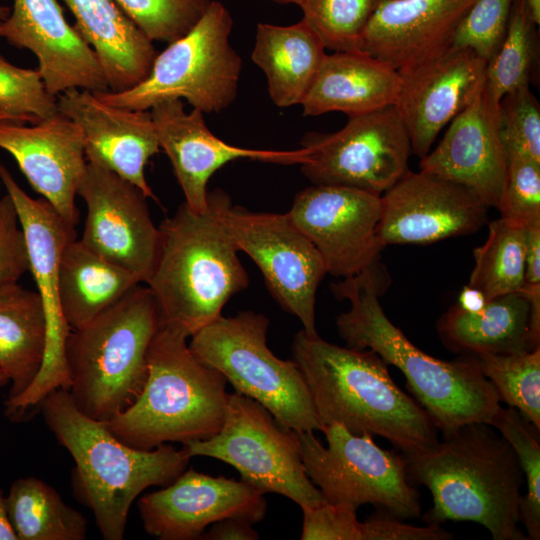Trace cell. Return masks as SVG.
<instances>
[{
  "instance_id": "cell-1",
  "label": "cell",
  "mask_w": 540,
  "mask_h": 540,
  "mask_svg": "<svg viewBox=\"0 0 540 540\" xmlns=\"http://www.w3.org/2000/svg\"><path fill=\"white\" fill-rule=\"evenodd\" d=\"M333 294L349 302L336 320L346 346L369 349L405 376L416 401L442 434L473 422L491 425L499 397L473 356L445 361L416 347L386 316L379 297L378 264L331 284Z\"/></svg>"
},
{
  "instance_id": "cell-2",
  "label": "cell",
  "mask_w": 540,
  "mask_h": 540,
  "mask_svg": "<svg viewBox=\"0 0 540 540\" xmlns=\"http://www.w3.org/2000/svg\"><path fill=\"white\" fill-rule=\"evenodd\" d=\"M292 359L324 429L339 424L354 434L381 436L402 453L426 450L439 440L428 413L396 385L374 351L341 347L302 329L294 337Z\"/></svg>"
},
{
  "instance_id": "cell-3",
  "label": "cell",
  "mask_w": 540,
  "mask_h": 540,
  "mask_svg": "<svg viewBox=\"0 0 540 540\" xmlns=\"http://www.w3.org/2000/svg\"><path fill=\"white\" fill-rule=\"evenodd\" d=\"M442 435L426 450L402 453L411 481L431 493L426 524L470 521L494 540L528 539L518 527L524 476L508 441L481 422Z\"/></svg>"
},
{
  "instance_id": "cell-4",
  "label": "cell",
  "mask_w": 540,
  "mask_h": 540,
  "mask_svg": "<svg viewBox=\"0 0 540 540\" xmlns=\"http://www.w3.org/2000/svg\"><path fill=\"white\" fill-rule=\"evenodd\" d=\"M39 410L71 454L75 497L92 511L105 540H122L135 499L151 486L170 484L189 464L191 456L184 446L141 450L123 443L105 423L79 411L68 390L49 393Z\"/></svg>"
},
{
  "instance_id": "cell-5",
  "label": "cell",
  "mask_w": 540,
  "mask_h": 540,
  "mask_svg": "<svg viewBox=\"0 0 540 540\" xmlns=\"http://www.w3.org/2000/svg\"><path fill=\"white\" fill-rule=\"evenodd\" d=\"M188 338L179 326L161 321L148 349V375L141 394L105 423L123 443L151 450L169 442L206 440L221 429L227 380L196 358Z\"/></svg>"
},
{
  "instance_id": "cell-6",
  "label": "cell",
  "mask_w": 540,
  "mask_h": 540,
  "mask_svg": "<svg viewBox=\"0 0 540 540\" xmlns=\"http://www.w3.org/2000/svg\"><path fill=\"white\" fill-rule=\"evenodd\" d=\"M161 324L151 289L138 284L65 341L69 393L79 411L106 423L139 397L148 375L147 354Z\"/></svg>"
},
{
  "instance_id": "cell-7",
  "label": "cell",
  "mask_w": 540,
  "mask_h": 540,
  "mask_svg": "<svg viewBox=\"0 0 540 540\" xmlns=\"http://www.w3.org/2000/svg\"><path fill=\"white\" fill-rule=\"evenodd\" d=\"M158 229V253L145 285L156 298L161 321L191 337L222 315L229 299L247 288L249 276L209 208L196 213L183 202Z\"/></svg>"
},
{
  "instance_id": "cell-8",
  "label": "cell",
  "mask_w": 540,
  "mask_h": 540,
  "mask_svg": "<svg viewBox=\"0 0 540 540\" xmlns=\"http://www.w3.org/2000/svg\"><path fill=\"white\" fill-rule=\"evenodd\" d=\"M233 20L228 9L212 0L184 36L157 53L147 77L121 92L94 93L102 102L129 110L185 99L193 109L218 113L237 97L242 59L230 43Z\"/></svg>"
},
{
  "instance_id": "cell-9",
  "label": "cell",
  "mask_w": 540,
  "mask_h": 540,
  "mask_svg": "<svg viewBox=\"0 0 540 540\" xmlns=\"http://www.w3.org/2000/svg\"><path fill=\"white\" fill-rule=\"evenodd\" d=\"M269 319L254 311L219 316L191 336L189 348L202 363L219 371L238 392L265 407L285 428L297 433L324 431L297 365L268 348Z\"/></svg>"
},
{
  "instance_id": "cell-10",
  "label": "cell",
  "mask_w": 540,
  "mask_h": 540,
  "mask_svg": "<svg viewBox=\"0 0 540 540\" xmlns=\"http://www.w3.org/2000/svg\"><path fill=\"white\" fill-rule=\"evenodd\" d=\"M183 446L188 454L206 456L233 466L241 480L262 493L289 498L301 509L325 501L303 465L298 433L280 425L257 401L229 394L218 433Z\"/></svg>"
},
{
  "instance_id": "cell-11",
  "label": "cell",
  "mask_w": 540,
  "mask_h": 540,
  "mask_svg": "<svg viewBox=\"0 0 540 540\" xmlns=\"http://www.w3.org/2000/svg\"><path fill=\"white\" fill-rule=\"evenodd\" d=\"M323 433L326 447L313 432H300L298 438L305 471L326 501L357 508L371 504L399 519L420 515V495L402 454L339 424L326 426Z\"/></svg>"
},
{
  "instance_id": "cell-12",
  "label": "cell",
  "mask_w": 540,
  "mask_h": 540,
  "mask_svg": "<svg viewBox=\"0 0 540 540\" xmlns=\"http://www.w3.org/2000/svg\"><path fill=\"white\" fill-rule=\"evenodd\" d=\"M208 208L238 251L258 266L282 309L296 316L308 335H318L316 292L327 271L317 249L287 213L255 212L233 205L221 189L208 192Z\"/></svg>"
},
{
  "instance_id": "cell-13",
  "label": "cell",
  "mask_w": 540,
  "mask_h": 540,
  "mask_svg": "<svg viewBox=\"0 0 540 540\" xmlns=\"http://www.w3.org/2000/svg\"><path fill=\"white\" fill-rule=\"evenodd\" d=\"M0 179L12 198L24 233L30 269L47 321V344L41 370L21 395L5 401V415L12 421L27 420L43 399L57 389L69 390L65 341L70 327L63 316L59 294V265L65 246L77 238L75 226L64 220L44 198L30 197L0 163Z\"/></svg>"
},
{
  "instance_id": "cell-14",
  "label": "cell",
  "mask_w": 540,
  "mask_h": 540,
  "mask_svg": "<svg viewBox=\"0 0 540 540\" xmlns=\"http://www.w3.org/2000/svg\"><path fill=\"white\" fill-rule=\"evenodd\" d=\"M302 174L314 185H336L382 195L408 170L412 148L395 106L348 117L333 133L309 132Z\"/></svg>"
},
{
  "instance_id": "cell-15",
  "label": "cell",
  "mask_w": 540,
  "mask_h": 540,
  "mask_svg": "<svg viewBox=\"0 0 540 540\" xmlns=\"http://www.w3.org/2000/svg\"><path fill=\"white\" fill-rule=\"evenodd\" d=\"M381 195L312 185L294 198L288 217L321 255L327 274L348 278L378 264Z\"/></svg>"
},
{
  "instance_id": "cell-16",
  "label": "cell",
  "mask_w": 540,
  "mask_h": 540,
  "mask_svg": "<svg viewBox=\"0 0 540 540\" xmlns=\"http://www.w3.org/2000/svg\"><path fill=\"white\" fill-rule=\"evenodd\" d=\"M77 195L87 206L80 241L146 284L159 245V229L151 218L148 197L115 172L90 161Z\"/></svg>"
},
{
  "instance_id": "cell-17",
  "label": "cell",
  "mask_w": 540,
  "mask_h": 540,
  "mask_svg": "<svg viewBox=\"0 0 540 540\" xmlns=\"http://www.w3.org/2000/svg\"><path fill=\"white\" fill-rule=\"evenodd\" d=\"M378 237L392 244H428L480 230L489 207L472 190L420 170H408L381 195Z\"/></svg>"
},
{
  "instance_id": "cell-18",
  "label": "cell",
  "mask_w": 540,
  "mask_h": 540,
  "mask_svg": "<svg viewBox=\"0 0 540 540\" xmlns=\"http://www.w3.org/2000/svg\"><path fill=\"white\" fill-rule=\"evenodd\" d=\"M264 493L240 480L185 470L162 489L142 496L138 510L144 530L159 540L201 539L206 528L225 518L252 524L267 510Z\"/></svg>"
},
{
  "instance_id": "cell-19",
  "label": "cell",
  "mask_w": 540,
  "mask_h": 540,
  "mask_svg": "<svg viewBox=\"0 0 540 540\" xmlns=\"http://www.w3.org/2000/svg\"><path fill=\"white\" fill-rule=\"evenodd\" d=\"M160 148L167 154L187 207L196 213L208 209L207 185L221 167L236 159L293 165L306 161L307 151L261 150L230 145L207 127L203 112H186L180 99L167 100L150 110Z\"/></svg>"
},
{
  "instance_id": "cell-20",
  "label": "cell",
  "mask_w": 540,
  "mask_h": 540,
  "mask_svg": "<svg viewBox=\"0 0 540 540\" xmlns=\"http://www.w3.org/2000/svg\"><path fill=\"white\" fill-rule=\"evenodd\" d=\"M0 37L37 57L52 96L74 88L93 93L109 90L98 56L66 21L57 0H14L9 16L0 23Z\"/></svg>"
},
{
  "instance_id": "cell-21",
  "label": "cell",
  "mask_w": 540,
  "mask_h": 540,
  "mask_svg": "<svg viewBox=\"0 0 540 540\" xmlns=\"http://www.w3.org/2000/svg\"><path fill=\"white\" fill-rule=\"evenodd\" d=\"M0 148L13 156L31 187L73 226L87 159L80 127L59 111L30 125L0 120Z\"/></svg>"
},
{
  "instance_id": "cell-22",
  "label": "cell",
  "mask_w": 540,
  "mask_h": 540,
  "mask_svg": "<svg viewBox=\"0 0 540 540\" xmlns=\"http://www.w3.org/2000/svg\"><path fill=\"white\" fill-rule=\"evenodd\" d=\"M419 167L467 187L489 208L497 209L506 179L507 155L501 138L499 101L486 82L452 119L436 148L421 158Z\"/></svg>"
},
{
  "instance_id": "cell-23",
  "label": "cell",
  "mask_w": 540,
  "mask_h": 540,
  "mask_svg": "<svg viewBox=\"0 0 540 540\" xmlns=\"http://www.w3.org/2000/svg\"><path fill=\"white\" fill-rule=\"evenodd\" d=\"M487 62L474 51L449 49L441 56L405 71L395 108L419 158L439 132L465 109L485 82Z\"/></svg>"
},
{
  "instance_id": "cell-24",
  "label": "cell",
  "mask_w": 540,
  "mask_h": 540,
  "mask_svg": "<svg viewBox=\"0 0 540 540\" xmlns=\"http://www.w3.org/2000/svg\"><path fill=\"white\" fill-rule=\"evenodd\" d=\"M60 113L83 134L87 161L99 164L155 199L145 165L160 151L149 110H129L102 102L93 92L69 89L56 96Z\"/></svg>"
},
{
  "instance_id": "cell-25",
  "label": "cell",
  "mask_w": 540,
  "mask_h": 540,
  "mask_svg": "<svg viewBox=\"0 0 540 540\" xmlns=\"http://www.w3.org/2000/svg\"><path fill=\"white\" fill-rule=\"evenodd\" d=\"M474 0H383L368 22L361 51L405 71L445 52Z\"/></svg>"
},
{
  "instance_id": "cell-26",
  "label": "cell",
  "mask_w": 540,
  "mask_h": 540,
  "mask_svg": "<svg viewBox=\"0 0 540 540\" xmlns=\"http://www.w3.org/2000/svg\"><path fill=\"white\" fill-rule=\"evenodd\" d=\"M401 75L362 51L326 54L301 103L304 116L342 112L348 117L395 105Z\"/></svg>"
},
{
  "instance_id": "cell-27",
  "label": "cell",
  "mask_w": 540,
  "mask_h": 540,
  "mask_svg": "<svg viewBox=\"0 0 540 540\" xmlns=\"http://www.w3.org/2000/svg\"><path fill=\"white\" fill-rule=\"evenodd\" d=\"M76 29L93 48L109 91L128 90L149 74L157 55L153 42L116 0H63Z\"/></svg>"
},
{
  "instance_id": "cell-28",
  "label": "cell",
  "mask_w": 540,
  "mask_h": 540,
  "mask_svg": "<svg viewBox=\"0 0 540 540\" xmlns=\"http://www.w3.org/2000/svg\"><path fill=\"white\" fill-rule=\"evenodd\" d=\"M530 315L527 295L510 293L487 300L476 313L452 306L438 320L437 330L447 348L463 355L519 353L537 348Z\"/></svg>"
},
{
  "instance_id": "cell-29",
  "label": "cell",
  "mask_w": 540,
  "mask_h": 540,
  "mask_svg": "<svg viewBox=\"0 0 540 540\" xmlns=\"http://www.w3.org/2000/svg\"><path fill=\"white\" fill-rule=\"evenodd\" d=\"M326 54L321 38L301 19L287 26L259 23L251 59L266 76L272 102L288 108L301 105Z\"/></svg>"
},
{
  "instance_id": "cell-30",
  "label": "cell",
  "mask_w": 540,
  "mask_h": 540,
  "mask_svg": "<svg viewBox=\"0 0 540 540\" xmlns=\"http://www.w3.org/2000/svg\"><path fill=\"white\" fill-rule=\"evenodd\" d=\"M140 280L106 260L80 240L64 248L59 265L58 294L70 329H77L115 304Z\"/></svg>"
},
{
  "instance_id": "cell-31",
  "label": "cell",
  "mask_w": 540,
  "mask_h": 540,
  "mask_svg": "<svg viewBox=\"0 0 540 540\" xmlns=\"http://www.w3.org/2000/svg\"><path fill=\"white\" fill-rule=\"evenodd\" d=\"M46 344V314L37 291L17 282L0 287V369L11 382L8 399L23 394L35 381Z\"/></svg>"
},
{
  "instance_id": "cell-32",
  "label": "cell",
  "mask_w": 540,
  "mask_h": 540,
  "mask_svg": "<svg viewBox=\"0 0 540 540\" xmlns=\"http://www.w3.org/2000/svg\"><path fill=\"white\" fill-rule=\"evenodd\" d=\"M6 508L18 540L86 539L85 517L38 478L16 479L6 496Z\"/></svg>"
},
{
  "instance_id": "cell-33",
  "label": "cell",
  "mask_w": 540,
  "mask_h": 540,
  "mask_svg": "<svg viewBox=\"0 0 540 540\" xmlns=\"http://www.w3.org/2000/svg\"><path fill=\"white\" fill-rule=\"evenodd\" d=\"M483 245L473 251L475 265L469 285L487 300L510 293H523L527 228L503 218L489 223Z\"/></svg>"
},
{
  "instance_id": "cell-34",
  "label": "cell",
  "mask_w": 540,
  "mask_h": 540,
  "mask_svg": "<svg viewBox=\"0 0 540 540\" xmlns=\"http://www.w3.org/2000/svg\"><path fill=\"white\" fill-rule=\"evenodd\" d=\"M536 24L527 0H515L505 37L485 69L486 85L499 102L507 93L530 85Z\"/></svg>"
},
{
  "instance_id": "cell-35",
  "label": "cell",
  "mask_w": 540,
  "mask_h": 540,
  "mask_svg": "<svg viewBox=\"0 0 540 540\" xmlns=\"http://www.w3.org/2000/svg\"><path fill=\"white\" fill-rule=\"evenodd\" d=\"M473 357L500 402L517 409L540 429V347L519 353Z\"/></svg>"
},
{
  "instance_id": "cell-36",
  "label": "cell",
  "mask_w": 540,
  "mask_h": 540,
  "mask_svg": "<svg viewBox=\"0 0 540 540\" xmlns=\"http://www.w3.org/2000/svg\"><path fill=\"white\" fill-rule=\"evenodd\" d=\"M491 426L512 446L527 484L519 502L520 522L528 539H540V429L517 409L500 406Z\"/></svg>"
},
{
  "instance_id": "cell-37",
  "label": "cell",
  "mask_w": 540,
  "mask_h": 540,
  "mask_svg": "<svg viewBox=\"0 0 540 540\" xmlns=\"http://www.w3.org/2000/svg\"><path fill=\"white\" fill-rule=\"evenodd\" d=\"M383 0H304L303 18L333 52L361 51L364 31Z\"/></svg>"
},
{
  "instance_id": "cell-38",
  "label": "cell",
  "mask_w": 540,
  "mask_h": 540,
  "mask_svg": "<svg viewBox=\"0 0 540 540\" xmlns=\"http://www.w3.org/2000/svg\"><path fill=\"white\" fill-rule=\"evenodd\" d=\"M212 0H116L152 41L171 43L188 33Z\"/></svg>"
},
{
  "instance_id": "cell-39",
  "label": "cell",
  "mask_w": 540,
  "mask_h": 540,
  "mask_svg": "<svg viewBox=\"0 0 540 540\" xmlns=\"http://www.w3.org/2000/svg\"><path fill=\"white\" fill-rule=\"evenodd\" d=\"M0 110L34 124L58 112L38 69L21 68L0 54Z\"/></svg>"
},
{
  "instance_id": "cell-40",
  "label": "cell",
  "mask_w": 540,
  "mask_h": 540,
  "mask_svg": "<svg viewBox=\"0 0 540 540\" xmlns=\"http://www.w3.org/2000/svg\"><path fill=\"white\" fill-rule=\"evenodd\" d=\"M499 111L506 155L540 162V108L530 85L504 95L499 102Z\"/></svg>"
},
{
  "instance_id": "cell-41",
  "label": "cell",
  "mask_w": 540,
  "mask_h": 540,
  "mask_svg": "<svg viewBox=\"0 0 540 540\" xmlns=\"http://www.w3.org/2000/svg\"><path fill=\"white\" fill-rule=\"evenodd\" d=\"M515 0H474L462 17L451 49L467 48L486 62L501 45Z\"/></svg>"
},
{
  "instance_id": "cell-42",
  "label": "cell",
  "mask_w": 540,
  "mask_h": 540,
  "mask_svg": "<svg viewBox=\"0 0 540 540\" xmlns=\"http://www.w3.org/2000/svg\"><path fill=\"white\" fill-rule=\"evenodd\" d=\"M497 209L501 218L515 225L528 228L540 223V162L507 156L506 179Z\"/></svg>"
},
{
  "instance_id": "cell-43",
  "label": "cell",
  "mask_w": 540,
  "mask_h": 540,
  "mask_svg": "<svg viewBox=\"0 0 540 540\" xmlns=\"http://www.w3.org/2000/svg\"><path fill=\"white\" fill-rule=\"evenodd\" d=\"M302 512V540H361V522L353 504L325 500Z\"/></svg>"
},
{
  "instance_id": "cell-44",
  "label": "cell",
  "mask_w": 540,
  "mask_h": 540,
  "mask_svg": "<svg viewBox=\"0 0 540 540\" xmlns=\"http://www.w3.org/2000/svg\"><path fill=\"white\" fill-rule=\"evenodd\" d=\"M29 269L24 233L15 204L6 193L0 198V287L17 282Z\"/></svg>"
},
{
  "instance_id": "cell-45",
  "label": "cell",
  "mask_w": 540,
  "mask_h": 540,
  "mask_svg": "<svg viewBox=\"0 0 540 540\" xmlns=\"http://www.w3.org/2000/svg\"><path fill=\"white\" fill-rule=\"evenodd\" d=\"M523 293L531 303L530 328L535 346L540 345V223L527 228Z\"/></svg>"
},
{
  "instance_id": "cell-46",
  "label": "cell",
  "mask_w": 540,
  "mask_h": 540,
  "mask_svg": "<svg viewBox=\"0 0 540 540\" xmlns=\"http://www.w3.org/2000/svg\"><path fill=\"white\" fill-rule=\"evenodd\" d=\"M252 523L239 518H225L219 520L205 531L201 539L205 540H256L258 533Z\"/></svg>"
},
{
  "instance_id": "cell-47",
  "label": "cell",
  "mask_w": 540,
  "mask_h": 540,
  "mask_svg": "<svg viewBox=\"0 0 540 540\" xmlns=\"http://www.w3.org/2000/svg\"><path fill=\"white\" fill-rule=\"evenodd\" d=\"M487 303L485 295L473 286H466L460 292L458 303L460 309L468 313L479 312Z\"/></svg>"
},
{
  "instance_id": "cell-48",
  "label": "cell",
  "mask_w": 540,
  "mask_h": 540,
  "mask_svg": "<svg viewBox=\"0 0 540 540\" xmlns=\"http://www.w3.org/2000/svg\"><path fill=\"white\" fill-rule=\"evenodd\" d=\"M0 540H18L6 508V496L0 489Z\"/></svg>"
},
{
  "instance_id": "cell-49",
  "label": "cell",
  "mask_w": 540,
  "mask_h": 540,
  "mask_svg": "<svg viewBox=\"0 0 540 540\" xmlns=\"http://www.w3.org/2000/svg\"><path fill=\"white\" fill-rule=\"evenodd\" d=\"M533 18L537 24L540 22V0H527Z\"/></svg>"
},
{
  "instance_id": "cell-50",
  "label": "cell",
  "mask_w": 540,
  "mask_h": 540,
  "mask_svg": "<svg viewBox=\"0 0 540 540\" xmlns=\"http://www.w3.org/2000/svg\"><path fill=\"white\" fill-rule=\"evenodd\" d=\"M0 120H11V121L23 122L20 118L1 110H0Z\"/></svg>"
},
{
  "instance_id": "cell-51",
  "label": "cell",
  "mask_w": 540,
  "mask_h": 540,
  "mask_svg": "<svg viewBox=\"0 0 540 540\" xmlns=\"http://www.w3.org/2000/svg\"><path fill=\"white\" fill-rule=\"evenodd\" d=\"M10 12L11 9L9 7L0 5V23L9 16Z\"/></svg>"
},
{
  "instance_id": "cell-52",
  "label": "cell",
  "mask_w": 540,
  "mask_h": 540,
  "mask_svg": "<svg viewBox=\"0 0 540 540\" xmlns=\"http://www.w3.org/2000/svg\"><path fill=\"white\" fill-rule=\"evenodd\" d=\"M279 4H296L300 6L304 0H271Z\"/></svg>"
},
{
  "instance_id": "cell-53",
  "label": "cell",
  "mask_w": 540,
  "mask_h": 540,
  "mask_svg": "<svg viewBox=\"0 0 540 540\" xmlns=\"http://www.w3.org/2000/svg\"><path fill=\"white\" fill-rule=\"evenodd\" d=\"M8 376L0 369V386H5L9 384Z\"/></svg>"
}]
</instances>
